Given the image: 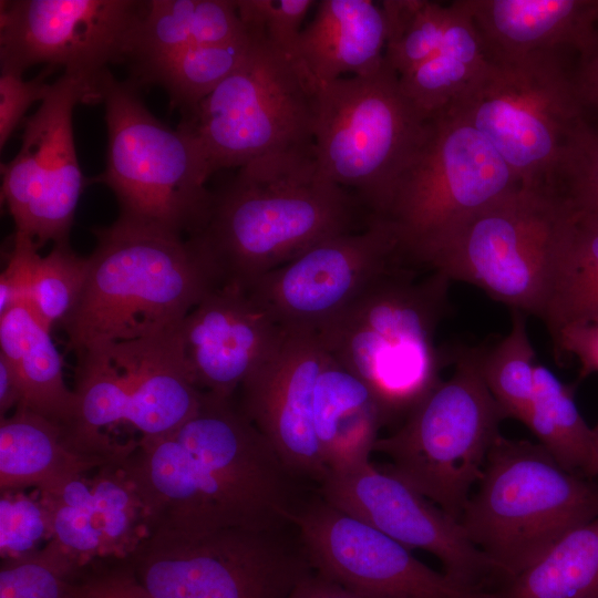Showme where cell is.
<instances>
[{"label": "cell", "mask_w": 598, "mask_h": 598, "mask_svg": "<svg viewBox=\"0 0 598 598\" xmlns=\"http://www.w3.org/2000/svg\"><path fill=\"white\" fill-rule=\"evenodd\" d=\"M371 219L350 190L321 177L312 158L260 162L213 192L188 238L218 286L248 289L313 245L363 229Z\"/></svg>", "instance_id": "6da1fadb"}, {"label": "cell", "mask_w": 598, "mask_h": 598, "mask_svg": "<svg viewBox=\"0 0 598 598\" xmlns=\"http://www.w3.org/2000/svg\"><path fill=\"white\" fill-rule=\"evenodd\" d=\"M81 297L61 324L74 354L177 327L217 279L192 241L122 217L94 228Z\"/></svg>", "instance_id": "7a4b0ae2"}, {"label": "cell", "mask_w": 598, "mask_h": 598, "mask_svg": "<svg viewBox=\"0 0 598 598\" xmlns=\"http://www.w3.org/2000/svg\"><path fill=\"white\" fill-rule=\"evenodd\" d=\"M409 266L378 277L317 331L328 354L370 386L388 424L442 381L445 360L434 338L451 280L435 270L417 278Z\"/></svg>", "instance_id": "3957f363"}, {"label": "cell", "mask_w": 598, "mask_h": 598, "mask_svg": "<svg viewBox=\"0 0 598 598\" xmlns=\"http://www.w3.org/2000/svg\"><path fill=\"white\" fill-rule=\"evenodd\" d=\"M460 522L506 584L598 516V483L539 443L497 437Z\"/></svg>", "instance_id": "277c9868"}, {"label": "cell", "mask_w": 598, "mask_h": 598, "mask_svg": "<svg viewBox=\"0 0 598 598\" xmlns=\"http://www.w3.org/2000/svg\"><path fill=\"white\" fill-rule=\"evenodd\" d=\"M563 51L491 61L447 107L475 127L523 186L557 189L590 123Z\"/></svg>", "instance_id": "5b68a950"}, {"label": "cell", "mask_w": 598, "mask_h": 598, "mask_svg": "<svg viewBox=\"0 0 598 598\" xmlns=\"http://www.w3.org/2000/svg\"><path fill=\"white\" fill-rule=\"evenodd\" d=\"M252 31L243 63L178 124L196 140L212 174L313 159L317 85L301 64Z\"/></svg>", "instance_id": "8992f818"}, {"label": "cell", "mask_w": 598, "mask_h": 598, "mask_svg": "<svg viewBox=\"0 0 598 598\" xmlns=\"http://www.w3.org/2000/svg\"><path fill=\"white\" fill-rule=\"evenodd\" d=\"M107 132L104 171L92 181L115 195L124 219L155 226L184 237L204 224L213 192L212 175L196 140L155 117L131 81L110 70L97 80Z\"/></svg>", "instance_id": "52a82bcc"}, {"label": "cell", "mask_w": 598, "mask_h": 598, "mask_svg": "<svg viewBox=\"0 0 598 598\" xmlns=\"http://www.w3.org/2000/svg\"><path fill=\"white\" fill-rule=\"evenodd\" d=\"M430 117L405 95L385 59L372 73L318 84L316 169L353 193L371 218L383 219Z\"/></svg>", "instance_id": "ba28073f"}, {"label": "cell", "mask_w": 598, "mask_h": 598, "mask_svg": "<svg viewBox=\"0 0 598 598\" xmlns=\"http://www.w3.org/2000/svg\"><path fill=\"white\" fill-rule=\"evenodd\" d=\"M168 464L182 494L220 527L278 530L291 522L288 471L231 399L204 393L176 431Z\"/></svg>", "instance_id": "9c48e42d"}, {"label": "cell", "mask_w": 598, "mask_h": 598, "mask_svg": "<svg viewBox=\"0 0 598 598\" xmlns=\"http://www.w3.org/2000/svg\"><path fill=\"white\" fill-rule=\"evenodd\" d=\"M480 347L452 352L454 372L442 380L373 452L390 460L382 470L401 478L460 519L472 487L506 419L486 386Z\"/></svg>", "instance_id": "30bf717a"}, {"label": "cell", "mask_w": 598, "mask_h": 598, "mask_svg": "<svg viewBox=\"0 0 598 598\" xmlns=\"http://www.w3.org/2000/svg\"><path fill=\"white\" fill-rule=\"evenodd\" d=\"M571 218V208L555 188L522 185L467 217L422 266L542 319Z\"/></svg>", "instance_id": "8fae6325"}, {"label": "cell", "mask_w": 598, "mask_h": 598, "mask_svg": "<svg viewBox=\"0 0 598 598\" xmlns=\"http://www.w3.org/2000/svg\"><path fill=\"white\" fill-rule=\"evenodd\" d=\"M522 186L493 145L444 109L400 177L384 216L408 265L424 259L467 217Z\"/></svg>", "instance_id": "7c38bea8"}, {"label": "cell", "mask_w": 598, "mask_h": 598, "mask_svg": "<svg viewBox=\"0 0 598 598\" xmlns=\"http://www.w3.org/2000/svg\"><path fill=\"white\" fill-rule=\"evenodd\" d=\"M278 532L150 535L122 561L154 598H289L312 568Z\"/></svg>", "instance_id": "4fadbf2b"}, {"label": "cell", "mask_w": 598, "mask_h": 598, "mask_svg": "<svg viewBox=\"0 0 598 598\" xmlns=\"http://www.w3.org/2000/svg\"><path fill=\"white\" fill-rule=\"evenodd\" d=\"M99 103L96 83L63 73L38 110L22 123L16 156L1 165V199L17 233L41 248L69 243L84 186L78 159L73 112L78 104Z\"/></svg>", "instance_id": "5bb4252c"}, {"label": "cell", "mask_w": 598, "mask_h": 598, "mask_svg": "<svg viewBox=\"0 0 598 598\" xmlns=\"http://www.w3.org/2000/svg\"><path fill=\"white\" fill-rule=\"evenodd\" d=\"M146 1L1 0L0 71L23 74L45 64L96 83L126 63Z\"/></svg>", "instance_id": "9a60e30c"}, {"label": "cell", "mask_w": 598, "mask_h": 598, "mask_svg": "<svg viewBox=\"0 0 598 598\" xmlns=\"http://www.w3.org/2000/svg\"><path fill=\"white\" fill-rule=\"evenodd\" d=\"M315 571L365 598H498L464 587L415 558L411 549L328 502L295 511Z\"/></svg>", "instance_id": "2e32d148"}, {"label": "cell", "mask_w": 598, "mask_h": 598, "mask_svg": "<svg viewBox=\"0 0 598 598\" xmlns=\"http://www.w3.org/2000/svg\"><path fill=\"white\" fill-rule=\"evenodd\" d=\"M401 264L405 262L389 226L371 218L363 229L313 245L246 290L283 329L317 332L373 280Z\"/></svg>", "instance_id": "e0dca14e"}, {"label": "cell", "mask_w": 598, "mask_h": 598, "mask_svg": "<svg viewBox=\"0 0 598 598\" xmlns=\"http://www.w3.org/2000/svg\"><path fill=\"white\" fill-rule=\"evenodd\" d=\"M323 499L386 534L409 549L434 555L444 574L457 584L495 591L488 582L502 581L486 556L454 518L395 475L371 462L330 472L320 483Z\"/></svg>", "instance_id": "ac0fdd59"}, {"label": "cell", "mask_w": 598, "mask_h": 598, "mask_svg": "<svg viewBox=\"0 0 598 598\" xmlns=\"http://www.w3.org/2000/svg\"><path fill=\"white\" fill-rule=\"evenodd\" d=\"M326 358L317 332L285 329L270 358L240 386V410L288 471L319 483L329 474L315 432V392Z\"/></svg>", "instance_id": "d6986e66"}, {"label": "cell", "mask_w": 598, "mask_h": 598, "mask_svg": "<svg viewBox=\"0 0 598 598\" xmlns=\"http://www.w3.org/2000/svg\"><path fill=\"white\" fill-rule=\"evenodd\" d=\"M178 332L196 388L231 399L270 358L285 329L248 290L218 286L189 311Z\"/></svg>", "instance_id": "ffe728a7"}, {"label": "cell", "mask_w": 598, "mask_h": 598, "mask_svg": "<svg viewBox=\"0 0 598 598\" xmlns=\"http://www.w3.org/2000/svg\"><path fill=\"white\" fill-rule=\"evenodd\" d=\"M178 329L109 344L128 384L127 425L140 437L176 431L200 404L203 392L188 374Z\"/></svg>", "instance_id": "44dd1931"}, {"label": "cell", "mask_w": 598, "mask_h": 598, "mask_svg": "<svg viewBox=\"0 0 598 598\" xmlns=\"http://www.w3.org/2000/svg\"><path fill=\"white\" fill-rule=\"evenodd\" d=\"M491 61L573 50L598 25V0H465Z\"/></svg>", "instance_id": "7402d4cb"}, {"label": "cell", "mask_w": 598, "mask_h": 598, "mask_svg": "<svg viewBox=\"0 0 598 598\" xmlns=\"http://www.w3.org/2000/svg\"><path fill=\"white\" fill-rule=\"evenodd\" d=\"M388 27L383 8L372 0H321L302 29L298 59L316 85L365 75L384 62Z\"/></svg>", "instance_id": "603a6c76"}, {"label": "cell", "mask_w": 598, "mask_h": 598, "mask_svg": "<svg viewBox=\"0 0 598 598\" xmlns=\"http://www.w3.org/2000/svg\"><path fill=\"white\" fill-rule=\"evenodd\" d=\"M384 425L383 409L370 386L327 352L315 392V432L329 473L370 462Z\"/></svg>", "instance_id": "cb8c5ba5"}, {"label": "cell", "mask_w": 598, "mask_h": 598, "mask_svg": "<svg viewBox=\"0 0 598 598\" xmlns=\"http://www.w3.org/2000/svg\"><path fill=\"white\" fill-rule=\"evenodd\" d=\"M102 466L68 443L62 425L24 406L0 420L1 493L32 486L41 496L53 495Z\"/></svg>", "instance_id": "d4e9b609"}, {"label": "cell", "mask_w": 598, "mask_h": 598, "mask_svg": "<svg viewBox=\"0 0 598 598\" xmlns=\"http://www.w3.org/2000/svg\"><path fill=\"white\" fill-rule=\"evenodd\" d=\"M247 33L234 0H148L125 64L132 74L185 49Z\"/></svg>", "instance_id": "484cf974"}, {"label": "cell", "mask_w": 598, "mask_h": 598, "mask_svg": "<svg viewBox=\"0 0 598 598\" xmlns=\"http://www.w3.org/2000/svg\"><path fill=\"white\" fill-rule=\"evenodd\" d=\"M50 333L24 305L0 316V354L19 377V406L65 426L75 413V394L64 382L62 358Z\"/></svg>", "instance_id": "4316f807"}, {"label": "cell", "mask_w": 598, "mask_h": 598, "mask_svg": "<svg viewBox=\"0 0 598 598\" xmlns=\"http://www.w3.org/2000/svg\"><path fill=\"white\" fill-rule=\"evenodd\" d=\"M454 4V16L436 52L399 76L405 95L426 116L453 103L491 63L465 0Z\"/></svg>", "instance_id": "83f0119b"}, {"label": "cell", "mask_w": 598, "mask_h": 598, "mask_svg": "<svg viewBox=\"0 0 598 598\" xmlns=\"http://www.w3.org/2000/svg\"><path fill=\"white\" fill-rule=\"evenodd\" d=\"M540 320L551 340L563 328L598 323V215L573 212Z\"/></svg>", "instance_id": "f1b7e54d"}, {"label": "cell", "mask_w": 598, "mask_h": 598, "mask_svg": "<svg viewBox=\"0 0 598 598\" xmlns=\"http://www.w3.org/2000/svg\"><path fill=\"white\" fill-rule=\"evenodd\" d=\"M522 423L564 468L598 476V434L581 416L573 388L543 364L536 367L534 395Z\"/></svg>", "instance_id": "f546056e"}, {"label": "cell", "mask_w": 598, "mask_h": 598, "mask_svg": "<svg viewBox=\"0 0 598 598\" xmlns=\"http://www.w3.org/2000/svg\"><path fill=\"white\" fill-rule=\"evenodd\" d=\"M498 598H598V516L508 580Z\"/></svg>", "instance_id": "4dcf8cb0"}, {"label": "cell", "mask_w": 598, "mask_h": 598, "mask_svg": "<svg viewBox=\"0 0 598 598\" xmlns=\"http://www.w3.org/2000/svg\"><path fill=\"white\" fill-rule=\"evenodd\" d=\"M255 32L225 43L203 44L185 49L162 59L135 73L128 81L141 85L163 87L172 107L183 114L196 107L246 59L254 42Z\"/></svg>", "instance_id": "1f68e13d"}, {"label": "cell", "mask_w": 598, "mask_h": 598, "mask_svg": "<svg viewBox=\"0 0 598 598\" xmlns=\"http://www.w3.org/2000/svg\"><path fill=\"white\" fill-rule=\"evenodd\" d=\"M388 27L384 59L403 76L440 48L454 16V1L444 4L429 0L380 1Z\"/></svg>", "instance_id": "d6a6232c"}, {"label": "cell", "mask_w": 598, "mask_h": 598, "mask_svg": "<svg viewBox=\"0 0 598 598\" xmlns=\"http://www.w3.org/2000/svg\"><path fill=\"white\" fill-rule=\"evenodd\" d=\"M512 311L508 333L493 348L483 349L481 371L486 386L506 417L522 422L535 391V349L526 315Z\"/></svg>", "instance_id": "836d02e7"}, {"label": "cell", "mask_w": 598, "mask_h": 598, "mask_svg": "<svg viewBox=\"0 0 598 598\" xmlns=\"http://www.w3.org/2000/svg\"><path fill=\"white\" fill-rule=\"evenodd\" d=\"M83 566L55 539L41 549L2 558L0 598H75Z\"/></svg>", "instance_id": "e575fe53"}, {"label": "cell", "mask_w": 598, "mask_h": 598, "mask_svg": "<svg viewBox=\"0 0 598 598\" xmlns=\"http://www.w3.org/2000/svg\"><path fill=\"white\" fill-rule=\"evenodd\" d=\"M89 259L69 243L54 244L39 257L24 306L49 330L62 324L76 306L87 276Z\"/></svg>", "instance_id": "d590c367"}, {"label": "cell", "mask_w": 598, "mask_h": 598, "mask_svg": "<svg viewBox=\"0 0 598 598\" xmlns=\"http://www.w3.org/2000/svg\"><path fill=\"white\" fill-rule=\"evenodd\" d=\"M313 0H236L247 28L258 31L267 42L291 60L298 59L301 24Z\"/></svg>", "instance_id": "8d00e7d4"}, {"label": "cell", "mask_w": 598, "mask_h": 598, "mask_svg": "<svg viewBox=\"0 0 598 598\" xmlns=\"http://www.w3.org/2000/svg\"><path fill=\"white\" fill-rule=\"evenodd\" d=\"M557 190L573 212L598 215V128L591 124L573 152Z\"/></svg>", "instance_id": "74e56055"}, {"label": "cell", "mask_w": 598, "mask_h": 598, "mask_svg": "<svg viewBox=\"0 0 598 598\" xmlns=\"http://www.w3.org/2000/svg\"><path fill=\"white\" fill-rule=\"evenodd\" d=\"M1 556L17 557L30 551L44 532H50L47 512L41 502H13L1 496Z\"/></svg>", "instance_id": "f35d334b"}, {"label": "cell", "mask_w": 598, "mask_h": 598, "mask_svg": "<svg viewBox=\"0 0 598 598\" xmlns=\"http://www.w3.org/2000/svg\"><path fill=\"white\" fill-rule=\"evenodd\" d=\"M53 70L45 68L37 78L24 80L21 74L0 72V148L24 122L25 113L35 102H42L52 83L45 81Z\"/></svg>", "instance_id": "ab89813d"}, {"label": "cell", "mask_w": 598, "mask_h": 598, "mask_svg": "<svg viewBox=\"0 0 598 598\" xmlns=\"http://www.w3.org/2000/svg\"><path fill=\"white\" fill-rule=\"evenodd\" d=\"M40 248L28 236L14 231L7 265L0 276V316L25 303Z\"/></svg>", "instance_id": "60d3db41"}, {"label": "cell", "mask_w": 598, "mask_h": 598, "mask_svg": "<svg viewBox=\"0 0 598 598\" xmlns=\"http://www.w3.org/2000/svg\"><path fill=\"white\" fill-rule=\"evenodd\" d=\"M75 598H154L121 561L118 566L86 571Z\"/></svg>", "instance_id": "b9f144b4"}, {"label": "cell", "mask_w": 598, "mask_h": 598, "mask_svg": "<svg viewBox=\"0 0 598 598\" xmlns=\"http://www.w3.org/2000/svg\"><path fill=\"white\" fill-rule=\"evenodd\" d=\"M551 341L556 359L578 360L579 380L598 373V323L563 328Z\"/></svg>", "instance_id": "7bdbcfd3"}, {"label": "cell", "mask_w": 598, "mask_h": 598, "mask_svg": "<svg viewBox=\"0 0 598 598\" xmlns=\"http://www.w3.org/2000/svg\"><path fill=\"white\" fill-rule=\"evenodd\" d=\"M573 75L587 118L595 116L598 128V25L588 43L576 54Z\"/></svg>", "instance_id": "ee69618b"}, {"label": "cell", "mask_w": 598, "mask_h": 598, "mask_svg": "<svg viewBox=\"0 0 598 598\" xmlns=\"http://www.w3.org/2000/svg\"><path fill=\"white\" fill-rule=\"evenodd\" d=\"M289 598H365L312 569L295 586Z\"/></svg>", "instance_id": "f6af8a7d"}, {"label": "cell", "mask_w": 598, "mask_h": 598, "mask_svg": "<svg viewBox=\"0 0 598 598\" xmlns=\"http://www.w3.org/2000/svg\"><path fill=\"white\" fill-rule=\"evenodd\" d=\"M22 403V388L11 363L0 354V415L17 409Z\"/></svg>", "instance_id": "bcb514c9"}]
</instances>
